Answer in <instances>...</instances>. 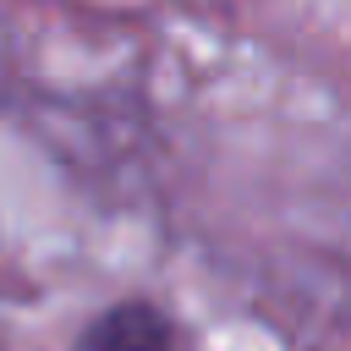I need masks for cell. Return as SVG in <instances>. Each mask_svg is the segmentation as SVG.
<instances>
[{"instance_id":"cell-1","label":"cell","mask_w":351,"mask_h":351,"mask_svg":"<svg viewBox=\"0 0 351 351\" xmlns=\"http://www.w3.org/2000/svg\"><path fill=\"white\" fill-rule=\"evenodd\" d=\"M71 351H170V324L148 302H115L77 335Z\"/></svg>"}]
</instances>
